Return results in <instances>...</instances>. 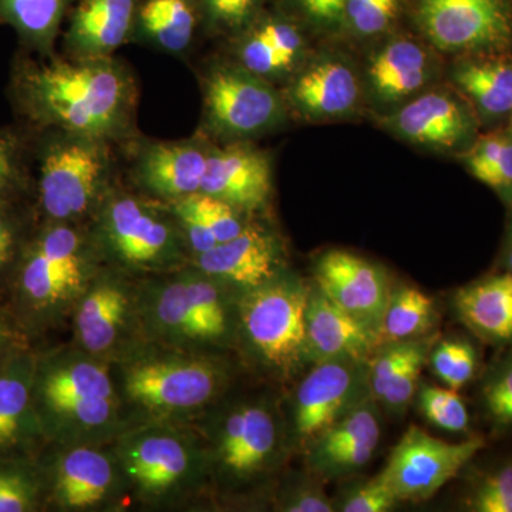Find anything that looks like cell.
<instances>
[{
    "instance_id": "obj_16",
    "label": "cell",
    "mask_w": 512,
    "mask_h": 512,
    "mask_svg": "<svg viewBox=\"0 0 512 512\" xmlns=\"http://www.w3.org/2000/svg\"><path fill=\"white\" fill-rule=\"evenodd\" d=\"M37 353L22 350L0 363V460L35 458V448L45 441L32 386Z\"/></svg>"
},
{
    "instance_id": "obj_45",
    "label": "cell",
    "mask_w": 512,
    "mask_h": 512,
    "mask_svg": "<svg viewBox=\"0 0 512 512\" xmlns=\"http://www.w3.org/2000/svg\"><path fill=\"white\" fill-rule=\"evenodd\" d=\"M256 0H205L208 15L217 25L235 28L251 15Z\"/></svg>"
},
{
    "instance_id": "obj_11",
    "label": "cell",
    "mask_w": 512,
    "mask_h": 512,
    "mask_svg": "<svg viewBox=\"0 0 512 512\" xmlns=\"http://www.w3.org/2000/svg\"><path fill=\"white\" fill-rule=\"evenodd\" d=\"M420 19L444 52H498L512 42L504 0H420Z\"/></svg>"
},
{
    "instance_id": "obj_32",
    "label": "cell",
    "mask_w": 512,
    "mask_h": 512,
    "mask_svg": "<svg viewBox=\"0 0 512 512\" xmlns=\"http://www.w3.org/2000/svg\"><path fill=\"white\" fill-rule=\"evenodd\" d=\"M45 503V484L35 458L0 460V512H32Z\"/></svg>"
},
{
    "instance_id": "obj_6",
    "label": "cell",
    "mask_w": 512,
    "mask_h": 512,
    "mask_svg": "<svg viewBox=\"0 0 512 512\" xmlns=\"http://www.w3.org/2000/svg\"><path fill=\"white\" fill-rule=\"evenodd\" d=\"M485 447L487 443L481 437L448 443L412 426L393 448L379 474L400 503H419L439 493Z\"/></svg>"
},
{
    "instance_id": "obj_24",
    "label": "cell",
    "mask_w": 512,
    "mask_h": 512,
    "mask_svg": "<svg viewBox=\"0 0 512 512\" xmlns=\"http://www.w3.org/2000/svg\"><path fill=\"white\" fill-rule=\"evenodd\" d=\"M127 286L101 279L83 296L76 313V330L86 352L101 356L119 340L128 315L136 306Z\"/></svg>"
},
{
    "instance_id": "obj_25",
    "label": "cell",
    "mask_w": 512,
    "mask_h": 512,
    "mask_svg": "<svg viewBox=\"0 0 512 512\" xmlns=\"http://www.w3.org/2000/svg\"><path fill=\"white\" fill-rule=\"evenodd\" d=\"M291 97L306 116L332 119L355 109L359 84L345 63L326 60L316 63L296 80Z\"/></svg>"
},
{
    "instance_id": "obj_12",
    "label": "cell",
    "mask_w": 512,
    "mask_h": 512,
    "mask_svg": "<svg viewBox=\"0 0 512 512\" xmlns=\"http://www.w3.org/2000/svg\"><path fill=\"white\" fill-rule=\"evenodd\" d=\"M205 110L211 127L229 137L255 136L284 119L278 93L244 67H220L210 74Z\"/></svg>"
},
{
    "instance_id": "obj_29",
    "label": "cell",
    "mask_w": 512,
    "mask_h": 512,
    "mask_svg": "<svg viewBox=\"0 0 512 512\" xmlns=\"http://www.w3.org/2000/svg\"><path fill=\"white\" fill-rule=\"evenodd\" d=\"M437 319L434 301L420 289L403 286L390 293L380 325V342H404L426 338Z\"/></svg>"
},
{
    "instance_id": "obj_7",
    "label": "cell",
    "mask_w": 512,
    "mask_h": 512,
    "mask_svg": "<svg viewBox=\"0 0 512 512\" xmlns=\"http://www.w3.org/2000/svg\"><path fill=\"white\" fill-rule=\"evenodd\" d=\"M103 141L67 134L43 158L39 200L50 220L66 222L86 214L107 177Z\"/></svg>"
},
{
    "instance_id": "obj_8",
    "label": "cell",
    "mask_w": 512,
    "mask_h": 512,
    "mask_svg": "<svg viewBox=\"0 0 512 512\" xmlns=\"http://www.w3.org/2000/svg\"><path fill=\"white\" fill-rule=\"evenodd\" d=\"M370 397L369 362L339 359L313 363L293 399L296 440L308 446Z\"/></svg>"
},
{
    "instance_id": "obj_10",
    "label": "cell",
    "mask_w": 512,
    "mask_h": 512,
    "mask_svg": "<svg viewBox=\"0 0 512 512\" xmlns=\"http://www.w3.org/2000/svg\"><path fill=\"white\" fill-rule=\"evenodd\" d=\"M59 453L39 458L45 501L63 511L101 507L116 495L123 473L114 453L93 444H57Z\"/></svg>"
},
{
    "instance_id": "obj_19",
    "label": "cell",
    "mask_w": 512,
    "mask_h": 512,
    "mask_svg": "<svg viewBox=\"0 0 512 512\" xmlns=\"http://www.w3.org/2000/svg\"><path fill=\"white\" fill-rule=\"evenodd\" d=\"M197 268L239 291L265 284L282 272L278 239L259 227H245L231 239L197 255Z\"/></svg>"
},
{
    "instance_id": "obj_40",
    "label": "cell",
    "mask_w": 512,
    "mask_h": 512,
    "mask_svg": "<svg viewBox=\"0 0 512 512\" xmlns=\"http://www.w3.org/2000/svg\"><path fill=\"white\" fill-rule=\"evenodd\" d=\"M400 501L384 483L380 474L357 484L343 497L338 510L343 512H387L393 510Z\"/></svg>"
},
{
    "instance_id": "obj_31",
    "label": "cell",
    "mask_w": 512,
    "mask_h": 512,
    "mask_svg": "<svg viewBox=\"0 0 512 512\" xmlns=\"http://www.w3.org/2000/svg\"><path fill=\"white\" fill-rule=\"evenodd\" d=\"M140 23L157 46L173 53L190 46L197 26L188 0H147L140 10Z\"/></svg>"
},
{
    "instance_id": "obj_26",
    "label": "cell",
    "mask_w": 512,
    "mask_h": 512,
    "mask_svg": "<svg viewBox=\"0 0 512 512\" xmlns=\"http://www.w3.org/2000/svg\"><path fill=\"white\" fill-rule=\"evenodd\" d=\"M427 55L416 43L396 40L377 53L370 64V82L384 100H400L426 83Z\"/></svg>"
},
{
    "instance_id": "obj_49",
    "label": "cell",
    "mask_w": 512,
    "mask_h": 512,
    "mask_svg": "<svg viewBox=\"0 0 512 512\" xmlns=\"http://www.w3.org/2000/svg\"><path fill=\"white\" fill-rule=\"evenodd\" d=\"M303 8L313 18L319 20H336L345 15L348 0H301Z\"/></svg>"
},
{
    "instance_id": "obj_34",
    "label": "cell",
    "mask_w": 512,
    "mask_h": 512,
    "mask_svg": "<svg viewBox=\"0 0 512 512\" xmlns=\"http://www.w3.org/2000/svg\"><path fill=\"white\" fill-rule=\"evenodd\" d=\"M434 375L448 389L460 390L473 382L481 369L477 346L466 338H451L437 342L429 353Z\"/></svg>"
},
{
    "instance_id": "obj_20",
    "label": "cell",
    "mask_w": 512,
    "mask_h": 512,
    "mask_svg": "<svg viewBox=\"0 0 512 512\" xmlns=\"http://www.w3.org/2000/svg\"><path fill=\"white\" fill-rule=\"evenodd\" d=\"M306 336L312 365L339 359L369 362L382 346L376 330L343 311L316 286L309 293Z\"/></svg>"
},
{
    "instance_id": "obj_17",
    "label": "cell",
    "mask_w": 512,
    "mask_h": 512,
    "mask_svg": "<svg viewBox=\"0 0 512 512\" xmlns=\"http://www.w3.org/2000/svg\"><path fill=\"white\" fill-rule=\"evenodd\" d=\"M272 191L269 158L248 144H232L208 153L201 191L237 208L258 211Z\"/></svg>"
},
{
    "instance_id": "obj_15",
    "label": "cell",
    "mask_w": 512,
    "mask_h": 512,
    "mask_svg": "<svg viewBox=\"0 0 512 512\" xmlns=\"http://www.w3.org/2000/svg\"><path fill=\"white\" fill-rule=\"evenodd\" d=\"M32 396L37 412L69 400L114 399L117 394L106 363L82 349L37 355Z\"/></svg>"
},
{
    "instance_id": "obj_1",
    "label": "cell",
    "mask_w": 512,
    "mask_h": 512,
    "mask_svg": "<svg viewBox=\"0 0 512 512\" xmlns=\"http://www.w3.org/2000/svg\"><path fill=\"white\" fill-rule=\"evenodd\" d=\"M18 92L37 123L100 141L127 127L133 106L130 79L110 57L26 64Z\"/></svg>"
},
{
    "instance_id": "obj_48",
    "label": "cell",
    "mask_w": 512,
    "mask_h": 512,
    "mask_svg": "<svg viewBox=\"0 0 512 512\" xmlns=\"http://www.w3.org/2000/svg\"><path fill=\"white\" fill-rule=\"evenodd\" d=\"M16 254V235L0 205V276L8 271Z\"/></svg>"
},
{
    "instance_id": "obj_47",
    "label": "cell",
    "mask_w": 512,
    "mask_h": 512,
    "mask_svg": "<svg viewBox=\"0 0 512 512\" xmlns=\"http://www.w3.org/2000/svg\"><path fill=\"white\" fill-rule=\"evenodd\" d=\"M491 190L501 198V201L512 210V130L508 128V137L505 141L503 153L495 170Z\"/></svg>"
},
{
    "instance_id": "obj_22",
    "label": "cell",
    "mask_w": 512,
    "mask_h": 512,
    "mask_svg": "<svg viewBox=\"0 0 512 512\" xmlns=\"http://www.w3.org/2000/svg\"><path fill=\"white\" fill-rule=\"evenodd\" d=\"M208 153L194 143H160L144 150L137 175L148 191L167 200H180L201 191Z\"/></svg>"
},
{
    "instance_id": "obj_2",
    "label": "cell",
    "mask_w": 512,
    "mask_h": 512,
    "mask_svg": "<svg viewBox=\"0 0 512 512\" xmlns=\"http://www.w3.org/2000/svg\"><path fill=\"white\" fill-rule=\"evenodd\" d=\"M311 288L284 272L242 292L238 326L255 359L279 377L295 376L311 362L306 309Z\"/></svg>"
},
{
    "instance_id": "obj_43",
    "label": "cell",
    "mask_w": 512,
    "mask_h": 512,
    "mask_svg": "<svg viewBox=\"0 0 512 512\" xmlns=\"http://www.w3.org/2000/svg\"><path fill=\"white\" fill-rule=\"evenodd\" d=\"M281 510L286 512H330L335 511L332 501L326 497L319 485L306 484L292 488L282 497Z\"/></svg>"
},
{
    "instance_id": "obj_18",
    "label": "cell",
    "mask_w": 512,
    "mask_h": 512,
    "mask_svg": "<svg viewBox=\"0 0 512 512\" xmlns=\"http://www.w3.org/2000/svg\"><path fill=\"white\" fill-rule=\"evenodd\" d=\"M384 126L397 136L434 148L467 146L476 134V120L456 97L431 92L384 119Z\"/></svg>"
},
{
    "instance_id": "obj_13",
    "label": "cell",
    "mask_w": 512,
    "mask_h": 512,
    "mask_svg": "<svg viewBox=\"0 0 512 512\" xmlns=\"http://www.w3.org/2000/svg\"><path fill=\"white\" fill-rule=\"evenodd\" d=\"M313 278L316 288L330 301L380 332L392 293L382 268L350 252L333 249L319 256Z\"/></svg>"
},
{
    "instance_id": "obj_4",
    "label": "cell",
    "mask_w": 512,
    "mask_h": 512,
    "mask_svg": "<svg viewBox=\"0 0 512 512\" xmlns=\"http://www.w3.org/2000/svg\"><path fill=\"white\" fill-rule=\"evenodd\" d=\"M114 456L121 473L147 503H163L192 490L204 473V456L188 434L147 424L121 437Z\"/></svg>"
},
{
    "instance_id": "obj_14",
    "label": "cell",
    "mask_w": 512,
    "mask_h": 512,
    "mask_svg": "<svg viewBox=\"0 0 512 512\" xmlns=\"http://www.w3.org/2000/svg\"><path fill=\"white\" fill-rule=\"evenodd\" d=\"M274 413L264 404L238 407L222 421L215 456L222 473L235 481L251 480L271 466L278 450Z\"/></svg>"
},
{
    "instance_id": "obj_36",
    "label": "cell",
    "mask_w": 512,
    "mask_h": 512,
    "mask_svg": "<svg viewBox=\"0 0 512 512\" xmlns=\"http://www.w3.org/2000/svg\"><path fill=\"white\" fill-rule=\"evenodd\" d=\"M419 406L423 416L441 430L467 434L471 429L470 412L457 390L423 386L419 392Z\"/></svg>"
},
{
    "instance_id": "obj_42",
    "label": "cell",
    "mask_w": 512,
    "mask_h": 512,
    "mask_svg": "<svg viewBox=\"0 0 512 512\" xmlns=\"http://www.w3.org/2000/svg\"><path fill=\"white\" fill-rule=\"evenodd\" d=\"M173 212L195 254H204L218 245L217 238L202 220L200 212L195 210L190 198L184 197L173 201Z\"/></svg>"
},
{
    "instance_id": "obj_33",
    "label": "cell",
    "mask_w": 512,
    "mask_h": 512,
    "mask_svg": "<svg viewBox=\"0 0 512 512\" xmlns=\"http://www.w3.org/2000/svg\"><path fill=\"white\" fill-rule=\"evenodd\" d=\"M464 510L471 512H512V458L504 457L471 471Z\"/></svg>"
},
{
    "instance_id": "obj_41",
    "label": "cell",
    "mask_w": 512,
    "mask_h": 512,
    "mask_svg": "<svg viewBox=\"0 0 512 512\" xmlns=\"http://www.w3.org/2000/svg\"><path fill=\"white\" fill-rule=\"evenodd\" d=\"M397 0H348L345 15L350 26L360 35H376L390 25Z\"/></svg>"
},
{
    "instance_id": "obj_27",
    "label": "cell",
    "mask_w": 512,
    "mask_h": 512,
    "mask_svg": "<svg viewBox=\"0 0 512 512\" xmlns=\"http://www.w3.org/2000/svg\"><path fill=\"white\" fill-rule=\"evenodd\" d=\"M454 82L485 120L503 119L512 111V63L505 60L467 62L454 70Z\"/></svg>"
},
{
    "instance_id": "obj_50",
    "label": "cell",
    "mask_w": 512,
    "mask_h": 512,
    "mask_svg": "<svg viewBox=\"0 0 512 512\" xmlns=\"http://www.w3.org/2000/svg\"><path fill=\"white\" fill-rule=\"evenodd\" d=\"M501 264L505 271L512 272V210L510 224H508L507 237H505L503 255H501Z\"/></svg>"
},
{
    "instance_id": "obj_21",
    "label": "cell",
    "mask_w": 512,
    "mask_h": 512,
    "mask_svg": "<svg viewBox=\"0 0 512 512\" xmlns=\"http://www.w3.org/2000/svg\"><path fill=\"white\" fill-rule=\"evenodd\" d=\"M454 312L471 335L487 345H512V272H495L461 286Z\"/></svg>"
},
{
    "instance_id": "obj_23",
    "label": "cell",
    "mask_w": 512,
    "mask_h": 512,
    "mask_svg": "<svg viewBox=\"0 0 512 512\" xmlns=\"http://www.w3.org/2000/svg\"><path fill=\"white\" fill-rule=\"evenodd\" d=\"M136 0H82L73 13L67 45L77 59H104L126 42Z\"/></svg>"
},
{
    "instance_id": "obj_28",
    "label": "cell",
    "mask_w": 512,
    "mask_h": 512,
    "mask_svg": "<svg viewBox=\"0 0 512 512\" xmlns=\"http://www.w3.org/2000/svg\"><path fill=\"white\" fill-rule=\"evenodd\" d=\"M302 37L288 23L269 22L256 29L241 47V62L244 69L258 76L274 74L291 69L302 53Z\"/></svg>"
},
{
    "instance_id": "obj_37",
    "label": "cell",
    "mask_w": 512,
    "mask_h": 512,
    "mask_svg": "<svg viewBox=\"0 0 512 512\" xmlns=\"http://www.w3.org/2000/svg\"><path fill=\"white\" fill-rule=\"evenodd\" d=\"M195 210L200 212L202 220L207 227L211 229L218 244L231 241L238 237L244 231L247 225L239 217V211L227 202L204 194V192H195L188 195Z\"/></svg>"
},
{
    "instance_id": "obj_3",
    "label": "cell",
    "mask_w": 512,
    "mask_h": 512,
    "mask_svg": "<svg viewBox=\"0 0 512 512\" xmlns=\"http://www.w3.org/2000/svg\"><path fill=\"white\" fill-rule=\"evenodd\" d=\"M227 382V367L220 360L173 346L130 353L121 365L127 399L165 416L202 409L217 399Z\"/></svg>"
},
{
    "instance_id": "obj_38",
    "label": "cell",
    "mask_w": 512,
    "mask_h": 512,
    "mask_svg": "<svg viewBox=\"0 0 512 512\" xmlns=\"http://www.w3.org/2000/svg\"><path fill=\"white\" fill-rule=\"evenodd\" d=\"M508 130L493 131L478 138L468 151L464 153V164L468 173L478 181L491 188L494 181L495 170L507 141Z\"/></svg>"
},
{
    "instance_id": "obj_35",
    "label": "cell",
    "mask_w": 512,
    "mask_h": 512,
    "mask_svg": "<svg viewBox=\"0 0 512 512\" xmlns=\"http://www.w3.org/2000/svg\"><path fill=\"white\" fill-rule=\"evenodd\" d=\"M480 406L494 433H512V345L485 372L480 386Z\"/></svg>"
},
{
    "instance_id": "obj_39",
    "label": "cell",
    "mask_w": 512,
    "mask_h": 512,
    "mask_svg": "<svg viewBox=\"0 0 512 512\" xmlns=\"http://www.w3.org/2000/svg\"><path fill=\"white\" fill-rule=\"evenodd\" d=\"M434 345V343H433ZM433 345L429 348L421 350L416 356L407 362V365L397 373L392 383L387 386L380 403L384 404L389 412L394 414H402L409 406L410 400L419 390V379L421 370L429 359V353Z\"/></svg>"
},
{
    "instance_id": "obj_44",
    "label": "cell",
    "mask_w": 512,
    "mask_h": 512,
    "mask_svg": "<svg viewBox=\"0 0 512 512\" xmlns=\"http://www.w3.org/2000/svg\"><path fill=\"white\" fill-rule=\"evenodd\" d=\"M26 349H30L28 328L16 313L0 309V363Z\"/></svg>"
},
{
    "instance_id": "obj_30",
    "label": "cell",
    "mask_w": 512,
    "mask_h": 512,
    "mask_svg": "<svg viewBox=\"0 0 512 512\" xmlns=\"http://www.w3.org/2000/svg\"><path fill=\"white\" fill-rule=\"evenodd\" d=\"M66 5L67 0H0V22L8 23L30 46L47 53Z\"/></svg>"
},
{
    "instance_id": "obj_46",
    "label": "cell",
    "mask_w": 512,
    "mask_h": 512,
    "mask_svg": "<svg viewBox=\"0 0 512 512\" xmlns=\"http://www.w3.org/2000/svg\"><path fill=\"white\" fill-rule=\"evenodd\" d=\"M19 168L16 148L8 137L0 136V205L6 202L18 188Z\"/></svg>"
},
{
    "instance_id": "obj_5",
    "label": "cell",
    "mask_w": 512,
    "mask_h": 512,
    "mask_svg": "<svg viewBox=\"0 0 512 512\" xmlns=\"http://www.w3.org/2000/svg\"><path fill=\"white\" fill-rule=\"evenodd\" d=\"M84 249L79 232L63 222L43 231L23 256L16 276V295L29 328L32 320L49 318L82 288Z\"/></svg>"
},
{
    "instance_id": "obj_9",
    "label": "cell",
    "mask_w": 512,
    "mask_h": 512,
    "mask_svg": "<svg viewBox=\"0 0 512 512\" xmlns=\"http://www.w3.org/2000/svg\"><path fill=\"white\" fill-rule=\"evenodd\" d=\"M100 235L111 254L133 268H167L183 256L178 229L146 202L130 195L107 202L100 218Z\"/></svg>"
},
{
    "instance_id": "obj_51",
    "label": "cell",
    "mask_w": 512,
    "mask_h": 512,
    "mask_svg": "<svg viewBox=\"0 0 512 512\" xmlns=\"http://www.w3.org/2000/svg\"><path fill=\"white\" fill-rule=\"evenodd\" d=\"M510 117H511V126H510V128L512 130V111H511Z\"/></svg>"
}]
</instances>
